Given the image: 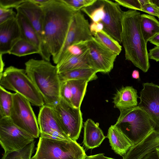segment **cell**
I'll return each mask as SVG.
<instances>
[{"label":"cell","mask_w":159,"mask_h":159,"mask_svg":"<svg viewBox=\"0 0 159 159\" xmlns=\"http://www.w3.org/2000/svg\"><path fill=\"white\" fill-rule=\"evenodd\" d=\"M85 159H115L112 158L104 156L103 153H99L98 154L86 156Z\"/></svg>","instance_id":"ab89813d"},{"label":"cell","mask_w":159,"mask_h":159,"mask_svg":"<svg viewBox=\"0 0 159 159\" xmlns=\"http://www.w3.org/2000/svg\"><path fill=\"white\" fill-rule=\"evenodd\" d=\"M41 6L43 13L45 43L54 63L63 46L76 12L62 0H50Z\"/></svg>","instance_id":"6da1fadb"},{"label":"cell","mask_w":159,"mask_h":159,"mask_svg":"<svg viewBox=\"0 0 159 159\" xmlns=\"http://www.w3.org/2000/svg\"><path fill=\"white\" fill-rule=\"evenodd\" d=\"M13 94L0 86V118L9 117L13 103Z\"/></svg>","instance_id":"4316f807"},{"label":"cell","mask_w":159,"mask_h":159,"mask_svg":"<svg viewBox=\"0 0 159 159\" xmlns=\"http://www.w3.org/2000/svg\"><path fill=\"white\" fill-rule=\"evenodd\" d=\"M2 55L0 54V76L1 75L3 72L4 67V63L2 59Z\"/></svg>","instance_id":"ee69618b"},{"label":"cell","mask_w":159,"mask_h":159,"mask_svg":"<svg viewBox=\"0 0 159 159\" xmlns=\"http://www.w3.org/2000/svg\"><path fill=\"white\" fill-rule=\"evenodd\" d=\"M17 12L24 16L36 32L41 43L39 54L43 59L50 61L51 56L46 46L43 30V13L41 6L29 0L16 8Z\"/></svg>","instance_id":"30bf717a"},{"label":"cell","mask_w":159,"mask_h":159,"mask_svg":"<svg viewBox=\"0 0 159 159\" xmlns=\"http://www.w3.org/2000/svg\"><path fill=\"white\" fill-rule=\"evenodd\" d=\"M90 30L92 35L103 30V25L101 22H93L90 25Z\"/></svg>","instance_id":"74e56055"},{"label":"cell","mask_w":159,"mask_h":159,"mask_svg":"<svg viewBox=\"0 0 159 159\" xmlns=\"http://www.w3.org/2000/svg\"><path fill=\"white\" fill-rule=\"evenodd\" d=\"M149 2L142 6L141 11L146 12L149 15L157 17L158 8L153 3Z\"/></svg>","instance_id":"8d00e7d4"},{"label":"cell","mask_w":159,"mask_h":159,"mask_svg":"<svg viewBox=\"0 0 159 159\" xmlns=\"http://www.w3.org/2000/svg\"><path fill=\"white\" fill-rule=\"evenodd\" d=\"M61 98L71 105V93L70 85L68 81L61 82L60 88Z\"/></svg>","instance_id":"d6a6232c"},{"label":"cell","mask_w":159,"mask_h":159,"mask_svg":"<svg viewBox=\"0 0 159 159\" xmlns=\"http://www.w3.org/2000/svg\"><path fill=\"white\" fill-rule=\"evenodd\" d=\"M0 86L19 93L34 106L41 107L45 104L42 96L24 69L13 66L6 68L0 76Z\"/></svg>","instance_id":"5b68a950"},{"label":"cell","mask_w":159,"mask_h":159,"mask_svg":"<svg viewBox=\"0 0 159 159\" xmlns=\"http://www.w3.org/2000/svg\"><path fill=\"white\" fill-rule=\"evenodd\" d=\"M38 122L41 137L60 140H71L62 130L52 107H41Z\"/></svg>","instance_id":"5bb4252c"},{"label":"cell","mask_w":159,"mask_h":159,"mask_svg":"<svg viewBox=\"0 0 159 159\" xmlns=\"http://www.w3.org/2000/svg\"><path fill=\"white\" fill-rule=\"evenodd\" d=\"M88 57L91 67L97 72L109 73L113 69L117 55L93 37L87 41Z\"/></svg>","instance_id":"8fae6325"},{"label":"cell","mask_w":159,"mask_h":159,"mask_svg":"<svg viewBox=\"0 0 159 159\" xmlns=\"http://www.w3.org/2000/svg\"><path fill=\"white\" fill-rule=\"evenodd\" d=\"M88 20L80 11L75 13L65 41L54 63L60 61L67 48L72 44L80 41H88L93 37Z\"/></svg>","instance_id":"7c38bea8"},{"label":"cell","mask_w":159,"mask_h":159,"mask_svg":"<svg viewBox=\"0 0 159 159\" xmlns=\"http://www.w3.org/2000/svg\"><path fill=\"white\" fill-rule=\"evenodd\" d=\"M149 41L156 46L159 47V33L152 38Z\"/></svg>","instance_id":"b9f144b4"},{"label":"cell","mask_w":159,"mask_h":159,"mask_svg":"<svg viewBox=\"0 0 159 159\" xmlns=\"http://www.w3.org/2000/svg\"><path fill=\"white\" fill-rule=\"evenodd\" d=\"M140 25L143 36L147 43L152 38L159 33V21L153 16L141 14Z\"/></svg>","instance_id":"cb8c5ba5"},{"label":"cell","mask_w":159,"mask_h":159,"mask_svg":"<svg viewBox=\"0 0 159 159\" xmlns=\"http://www.w3.org/2000/svg\"><path fill=\"white\" fill-rule=\"evenodd\" d=\"M86 156L76 141L40 136L36 153L31 159H85Z\"/></svg>","instance_id":"8992f818"},{"label":"cell","mask_w":159,"mask_h":159,"mask_svg":"<svg viewBox=\"0 0 159 159\" xmlns=\"http://www.w3.org/2000/svg\"><path fill=\"white\" fill-rule=\"evenodd\" d=\"M150 1L154 4L158 8H159V0H150Z\"/></svg>","instance_id":"7dc6e473"},{"label":"cell","mask_w":159,"mask_h":159,"mask_svg":"<svg viewBox=\"0 0 159 159\" xmlns=\"http://www.w3.org/2000/svg\"><path fill=\"white\" fill-rule=\"evenodd\" d=\"M120 111L114 125L133 145L140 142L154 129L148 115L138 106Z\"/></svg>","instance_id":"277c9868"},{"label":"cell","mask_w":159,"mask_h":159,"mask_svg":"<svg viewBox=\"0 0 159 159\" xmlns=\"http://www.w3.org/2000/svg\"><path fill=\"white\" fill-rule=\"evenodd\" d=\"M149 59L159 61V47L156 46L149 50L148 53Z\"/></svg>","instance_id":"f35d334b"},{"label":"cell","mask_w":159,"mask_h":159,"mask_svg":"<svg viewBox=\"0 0 159 159\" xmlns=\"http://www.w3.org/2000/svg\"><path fill=\"white\" fill-rule=\"evenodd\" d=\"M35 143L34 141L20 149L5 152L1 159H31Z\"/></svg>","instance_id":"f546056e"},{"label":"cell","mask_w":159,"mask_h":159,"mask_svg":"<svg viewBox=\"0 0 159 159\" xmlns=\"http://www.w3.org/2000/svg\"><path fill=\"white\" fill-rule=\"evenodd\" d=\"M132 78L135 79H139V71L137 70H134L132 73Z\"/></svg>","instance_id":"f6af8a7d"},{"label":"cell","mask_w":159,"mask_h":159,"mask_svg":"<svg viewBox=\"0 0 159 159\" xmlns=\"http://www.w3.org/2000/svg\"><path fill=\"white\" fill-rule=\"evenodd\" d=\"M97 72L93 68H84L73 70L59 73L61 82L71 80H85L88 82L98 78Z\"/></svg>","instance_id":"7402d4cb"},{"label":"cell","mask_w":159,"mask_h":159,"mask_svg":"<svg viewBox=\"0 0 159 159\" xmlns=\"http://www.w3.org/2000/svg\"><path fill=\"white\" fill-rule=\"evenodd\" d=\"M39 52L38 47L21 38L14 44L8 54L20 57L35 53L39 54Z\"/></svg>","instance_id":"484cf974"},{"label":"cell","mask_w":159,"mask_h":159,"mask_svg":"<svg viewBox=\"0 0 159 159\" xmlns=\"http://www.w3.org/2000/svg\"><path fill=\"white\" fill-rule=\"evenodd\" d=\"M112 149L117 154L123 156L133 145L115 125L109 128L107 136Z\"/></svg>","instance_id":"ffe728a7"},{"label":"cell","mask_w":159,"mask_h":159,"mask_svg":"<svg viewBox=\"0 0 159 159\" xmlns=\"http://www.w3.org/2000/svg\"><path fill=\"white\" fill-rule=\"evenodd\" d=\"M159 148V132L153 130L138 143L132 146L122 159H141Z\"/></svg>","instance_id":"e0dca14e"},{"label":"cell","mask_w":159,"mask_h":159,"mask_svg":"<svg viewBox=\"0 0 159 159\" xmlns=\"http://www.w3.org/2000/svg\"><path fill=\"white\" fill-rule=\"evenodd\" d=\"M26 0H0V7L6 9L16 8Z\"/></svg>","instance_id":"d590c367"},{"label":"cell","mask_w":159,"mask_h":159,"mask_svg":"<svg viewBox=\"0 0 159 159\" xmlns=\"http://www.w3.org/2000/svg\"><path fill=\"white\" fill-rule=\"evenodd\" d=\"M143 86L138 106L148 115L154 130L159 132V86L148 82L143 83Z\"/></svg>","instance_id":"4fadbf2b"},{"label":"cell","mask_w":159,"mask_h":159,"mask_svg":"<svg viewBox=\"0 0 159 159\" xmlns=\"http://www.w3.org/2000/svg\"><path fill=\"white\" fill-rule=\"evenodd\" d=\"M87 42V41H80L69 46L58 63L72 57L80 55L86 52L88 50Z\"/></svg>","instance_id":"4dcf8cb0"},{"label":"cell","mask_w":159,"mask_h":159,"mask_svg":"<svg viewBox=\"0 0 159 159\" xmlns=\"http://www.w3.org/2000/svg\"><path fill=\"white\" fill-rule=\"evenodd\" d=\"M68 81L71 90V105L75 107L80 108L89 82L85 80H71Z\"/></svg>","instance_id":"d4e9b609"},{"label":"cell","mask_w":159,"mask_h":159,"mask_svg":"<svg viewBox=\"0 0 159 159\" xmlns=\"http://www.w3.org/2000/svg\"><path fill=\"white\" fill-rule=\"evenodd\" d=\"M137 90L132 86L122 87L118 90L113 98L114 107L120 111L138 106Z\"/></svg>","instance_id":"ac0fdd59"},{"label":"cell","mask_w":159,"mask_h":159,"mask_svg":"<svg viewBox=\"0 0 159 159\" xmlns=\"http://www.w3.org/2000/svg\"><path fill=\"white\" fill-rule=\"evenodd\" d=\"M34 139L15 124L9 117L0 118V143L5 152L22 148Z\"/></svg>","instance_id":"9c48e42d"},{"label":"cell","mask_w":159,"mask_h":159,"mask_svg":"<svg viewBox=\"0 0 159 159\" xmlns=\"http://www.w3.org/2000/svg\"><path fill=\"white\" fill-rule=\"evenodd\" d=\"M103 0H96L91 5L80 11L86 14L93 22H100L104 16Z\"/></svg>","instance_id":"83f0119b"},{"label":"cell","mask_w":159,"mask_h":159,"mask_svg":"<svg viewBox=\"0 0 159 159\" xmlns=\"http://www.w3.org/2000/svg\"><path fill=\"white\" fill-rule=\"evenodd\" d=\"M9 118L17 126L33 136L40 134L38 120L30 102L17 93L13 94V103Z\"/></svg>","instance_id":"52a82bcc"},{"label":"cell","mask_w":159,"mask_h":159,"mask_svg":"<svg viewBox=\"0 0 159 159\" xmlns=\"http://www.w3.org/2000/svg\"><path fill=\"white\" fill-rule=\"evenodd\" d=\"M12 8L6 9L0 7V24L16 16Z\"/></svg>","instance_id":"e575fe53"},{"label":"cell","mask_w":159,"mask_h":159,"mask_svg":"<svg viewBox=\"0 0 159 159\" xmlns=\"http://www.w3.org/2000/svg\"><path fill=\"white\" fill-rule=\"evenodd\" d=\"M141 159H159L156 150L145 155Z\"/></svg>","instance_id":"60d3db41"},{"label":"cell","mask_w":159,"mask_h":159,"mask_svg":"<svg viewBox=\"0 0 159 159\" xmlns=\"http://www.w3.org/2000/svg\"><path fill=\"white\" fill-rule=\"evenodd\" d=\"M16 18L19 25L22 38L38 47L40 50L41 43L39 37L32 26L22 14L17 12Z\"/></svg>","instance_id":"603a6c76"},{"label":"cell","mask_w":159,"mask_h":159,"mask_svg":"<svg viewBox=\"0 0 159 159\" xmlns=\"http://www.w3.org/2000/svg\"><path fill=\"white\" fill-rule=\"evenodd\" d=\"M140 13L134 10L124 11L122 19L121 43L126 60L146 72L150 65L147 43L143 36L140 25Z\"/></svg>","instance_id":"7a4b0ae2"},{"label":"cell","mask_w":159,"mask_h":159,"mask_svg":"<svg viewBox=\"0 0 159 159\" xmlns=\"http://www.w3.org/2000/svg\"><path fill=\"white\" fill-rule=\"evenodd\" d=\"M93 36L97 40L117 56L121 52L122 46L119 43L103 30Z\"/></svg>","instance_id":"f1b7e54d"},{"label":"cell","mask_w":159,"mask_h":159,"mask_svg":"<svg viewBox=\"0 0 159 159\" xmlns=\"http://www.w3.org/2000/svg\"><path fill=\"white\" fill-rule=\"evenodd\" d=\"M21 38L16 16L0 24V54L8 53L14 44Z\"/></svg>","instance_id":"2e32d148"},{"label":"cell","mask_w":159,"mask_h":159,"mask_svg":"<svg viewBox=\"0 0 159 159\" xmlns=\"http://www.w3.org/2000/svg\"><path fill=\"white\" fill-rule=\"evenodd\" d=\"M104 16L101 21L103 30L119 43H121L122 19L124 11L116 2L103 0Z\"/></svg>","instance_id":"9a60e30c"},{"label":"cell","mask_w":159,"mask_h":159,"mask_svg":"<svg viewBox=\"0 0 159 159\" xmlns=\"http://www.w3.org/2000/svg\"><path fill=\"white\" fill-rule=\"evenodd\" d=\"M52 108L64 132L70 139L76 141L83 126L80 108L74 107L61 98Z\"/></svg>","instance_id":"ba28073f"},{"label":"cell","mask_w":159,"mask_h":159,"mask_svg":"<svg viewBox=\"0 0 159 159\" xmlns=\"http://www.w3.org/2000/svg\"><path fill=\"white\" fill-rule=\"evenodd\" d=\"M106 137L99 126L90 119L84 123L83 143L87 149H93L99 147Z\"/></svg>","instance_id":"d6986e66"},{"label":"cell","mask_w":159,"mask_h":159,"mask_svg":"<svg viewBox=\"0 0 159 159\" xmlns=\"http://www.w3.org/2000/svg\"><path fill=\"white\" fill-rule=\"evenodd\" d=\"M120 6L134 10L141 11V6L139 0H115Z\"/></svg>","instance_id":"836d02e7"},{"label":"cell","mask_w":159,"mask_h":159,"mask_svg":"<svg viewBox=\"0 0 159 159\" xmlns=\"http://www.w3.org/2000/svg\"><path fill=\"white\" fill-rule=\"evenodd\" d=\"M96 0H62V1L75 12L93 4Z\"/></svg>","instance_id":"1f68e13d"},{"label":"cell","mask_w":159,"mask_h":159,"mask_svg":"<svg viewBox=\"0 0 159 159\" xmlns=\"http://www.w3.org/2000/svg\"><path fill=\"white\" fill-rule=\"evenodd\" d=\"M157 154V155L159 158V148H157L156 149Z\"/></svg>","instance_id":"c3c4849f"},{"label":"cell","mask_w":159,"mask_h":159,"mask_svg":"<svg viewBox=\"0 0 159 159\" xmlns=\"http://www.w3.org/2000/svg\"><path fill=\"white\" fill-rule=\"evenodd\" d=\"M159 19V8L158 9V16L157 17Z\"/></svg>","instance_id":"681fc988"},{"label":"cell","mask_w":159,"mask_h":159,"mask_svg":"<svg viewBox=\"0 0 159 159\" xmlns=\"http://www.w3.org/2000/svg\"><path fill=\"white\" fill-rule=\"evenodd\" d=\"M26 73L42 96L45 105L54 107L60 98L61 82L56 66L31 58L25 63Z\"/></svg>","instance_id":"3957f363"},{"label":"cell","mask_w":159,"mask_h":159,"mask_svg":"<svg viewBox=\"0 0 159 159\" xmlns=\"http://www.w3.org/2000/svg\"><path fill=\"white\" fill-rule=\"evenodd\" d=\"M33 3L40 6L43 5L48 2L50 0H29Z\"/></svg>","instance_id":"7bdbcfd3"},{"label":"cell","mask_w":159,"mask_h":159,"mask_svg":"<svg viewBox=\"0 0 159 159\" xmlns=\"http://www.w3.org/2000/svg\"><path fill=\"white\" fill-rule=\"evenodd\" d=\"M88 50L79 56L70 57L56 65L59 73L73 70L91 68L88 59Z\"/></svg>","instance_id":"44dd1931"},{"label":"cell","mask_w":159,"mask_h":159,"mask_svg":"<svg viewBox=\"0 0 159 159\" xmlns=\"http://www.w3.org/2000/svg\"><path fill=\"white\" fill-rule=\"evenodd\" d=\"M139 1L141 5V6H142L149 2V0H139Z\"/></svg>","instance_id":"bcb514c9"}]
</instances>
